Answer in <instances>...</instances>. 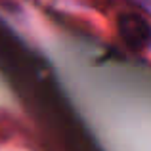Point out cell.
Here are the masks:
<instances>
[{"label":"cell","mask_w":151,"mask_h":151,"mask_svg":"<svg viewBox=\"0 0 151 151\" xmlns=\"http://www.w3.org/2000/svg\"><path fill=\"white\" fill-rule=\"evenodd\" d=\"M119 35L132 50H145L151 46V25L138 14H122L117 19Z\"/></svg>","instance_id":"obj_1"}]
</instances>
